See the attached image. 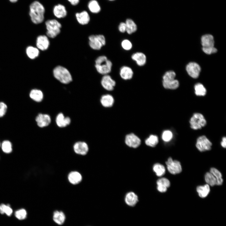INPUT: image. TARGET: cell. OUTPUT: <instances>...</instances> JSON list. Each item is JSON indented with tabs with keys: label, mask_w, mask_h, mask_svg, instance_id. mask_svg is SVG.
<instances>
[{
	"label": "cell",
	"mask_w": 226,
	"mask_h": 226,
	"mask_svg": "<svg viewBox=\"0 0 226 226\" xmlns=\"http://www.w3.org/2000/svg\"><path fill=\"white\" fill-rule=\"evenodd\" d=\"M45 13L44 7L39 1H35L30 5L29 15L34 23L38 24L41 23L44 20Z\"/></svg>",
	"instance_id": "6da1fadb"
},
{
	"label": "cell",
	"mask_w": 226,
	"mask_h": 226,
	"mask_svg": "<svg viewBox=\"0 0 226 226\" xmlns=\"http://www.w3.org/2000/svg\"><path fill=\"white\" fill-rule=\"evenodd\" d=\"M95 67L100 74H108L111 71L112 65L111 61L105 56H99L95 61Z\"/></svg>",
	"instance_id": "7a4b0ae2"
},
{
	"label": "cell",
	"mask_w": 226,
	"mask_h": 226,
	"mask_svg": "<svg viewBox=\"0 0 226 226\" xmlns=\"http://www.w3.org/2000/svg\"><path fill=\"white\" fill-rule=\"evenodd\" d=\"M54 77L62 83L68 84L72 81V76L69 71L65 67L58 66L53 70Z\"/></svg>",
	"instance_id": "3957f363"
},
{
	"label": "cell",
	"mask_w": 226,
	"mask_h": 226,
	"mask_svg": "<svg viewBox=\"0 0 226 226\" xmlns=\"http://www.w3.org/2000/svg\"><path fill=\"white\" fill-rule=\"evenodd\" d=\"M175 73L173 71L166 72L163 77V85L166 89H175L179 86V81L175 79Z\"/></svg>",
	"instance_id": "277c9868"
},
{
	"label": "cell",
	"mask_w": 226,
	"mask_h": 226,
	"mask_svg": "<svg viewBox=\"0 0 226 226\" xmlns=\"http://www.w3.org/2000/svg\"><path fill=\"white\" fill-rule=\"evenodd\" d=\"M202 50L207 54L216 53L217 49L214 47V41L213 36L210 34L203 35L201 39Z\"/></svg>",
	"instance_id": "5b68a950"
},
{
	"label": "cell",
	"mask_w": 226,
	"mask_h": 226,
	"mask_svg": "<svg viewBox=\"0 0 226 226\" xmlns=\"http://www.w3.org/2000/svg\"><path fill=\"white\" fill-rule=\"evenodd\" d=\"M45 24L47 29L46 34L49 37L54 38L60 33L62 25L56 20H48L46 21Z\"/></svg>",
	"instance_id": "8992f818"
},
{
	"label": "cell",
	"mask_w": 226,
	"mask_h": 226,
	"mask_svg": "<svg viewBox=\"0 0 226 226\" xmlns=\"http://www.w3.org/2000/svg\"><path fill=\"white\" fill-rule=\"evenodd\" d=\"M191 128L196 130L200 129L204 126L207 122L203 116L201 114L196 113L193 114L190 120Z\"/></svg>",
	"instance_id": "52a82bcc"
},
{
	"label": "cell",
	"mask_w": 226,
	"mask_h": 226,
	"mask_svg": "<svg viewBox=\"0 0 226 226\" xmlns=\"http://www.w3.org/2000/svg\"><path fill=\"white\" fill-rule=\"evenodd\" d=\"M89 39V45L94 50H100L106 43L105 39L103 35H92Z\"/></svg>",
	"instance_id": "ba28073f"
},
{
	"label": "cell",
	"mask_w": 226,
	"mask_h": 226,
	"mask_svg": "<svg viewBox=\"0 0 226 226\" xmlns=\"http://www.w3.org/2000/svg\"><path fill=\"white\" fill-rule=\"evenodd\" d=\"M167 169L169 172L173 175L180 173L182 170L180 162L177 160H173L169 157L166 162Z\"/></svg>",
	"instance_id": "9c48e42d"
},
{
	"label": "cell",
	"mask_w": 226,
	"mask_h": 226,
	"mask_svg": "<svg viewBox=\"0 0 226 226\" xmlns=\"http://www.w3.org/2000/svg\"><path fill=\"white\" fill-rule=\"evenodd\" d=\"M212 146V143L205 136H201L197 139L196 147L201 152L210 150Z\"/></svg>",
	"instance_id": "30bf717a"
},
{
	"label": "cell",
	"mask_w": 226,
	"mask_h": 226,
	"mask_svg": "<svg viewBox=\"0 0 226 226\" xmlns=\"http://www.w3.org/2000/svg\"><path fill=\"white\" fill-rule=\"evenodd\" d=\"M186 69L188 74L191 77L194 78H196L198 77L201 70L199 65L194 62L189 63L187 65Z\"/></svg>",
	"instance_id": "8fae6325"
},
{
	"label": "cell",
	"mask_w": 226,
	"mask_h": 226,
	"mask_svg": "<svg viewBox=\"0 0 226 226\" xmlns=\"http://www.w3.org/2000/svg\"><path fill=\"white\" fill-rule=\"evenodd\" d=\"M73 149L76 154L83 156L87 154L89 148L88 145L85 142L78 141L73 145Z\"/></svg>",
	"instance_id": "7c38bea8"
},
{
	"label": "cell",
	"mask_w": 226,
	"mask_h": 226,
	"mask_svg": "<svg viewBox=\"0 0 226 226\" xmlns=\"http://www.w3.org/2000/svg\"><path fill=\"white\" fill-rule=\"evenodd\" d=\"M125 142L128 146L136 148L140 144L141 141L140 139L133 133H130L126 135Z\"/></svg>",
	"instance_id": "4fadbf2b"
},
{
	"label": "cell",
	"mask_w": 226,
	"mask_h": 226,
	"mask_svg": "<svg viewBox=\"0 0 226 226\" xmlns=\"http://www.w3.org/2000/svg\"><path fill=\"white\" fill-rule=\"evenodd\" d=\"M102 87L108 91H111L116 85V82L108 74L104 75L101 80Z\"/></svg>",
	"instance_id": "5bb4252c"
},
{
	"label": "cell",
	"mask_w": 226,
	"mask_h": 226,
	"mask_svg": "<svg viewBox=\"0 0 226 226\" xmlns=\"http://www.w3.org/2000/svg\"><path fill=\"white\" fill-rule=\"evenodd\" d=\"M35 120L39 127H44L50 124L51 119L50 116L48 114L40 113L36 117Z\"/></svg>",
	"instance_id": "9a60e30c"
},
{
	"label": "cell",
	"mask_w": 226,
	"mask_h": 226,
	"mask_svg": "<svg viewBox=\"0 0 226 226\" xmlns=\"http://www.w3.org/2000/svg\"><path fill=\"white\" fill-rule=\"evenodd\" d=\"M50 42L48 37L45 35H41L38 37L36 45L38 48L42 51L46 50L48 48Z\"/></svg>",
	"instance_id": "2e32d148"
},
{
	"label": "cell",
	"mask_w": 226,
	"mask_h": 226,
	"mask_svg": "<svg viewBox=\"0 0 226 226\" xmlns=\"http://www.w3.org/2000/svg\"><path fill=\"white\" fill-rule=\"evenodd\" d=\"M71 121L70 118L65 117L62 113H59L56 116V122L57 125L59 127L62 128L69 125Z\"/></svg>",
	"instance_id": "e0dca14e"
},
{
	"label": "cell",
	"mask_w": 226,
	"mask_h": 226,
	"mask_svg": "<svg viewBox=\"0 0 226 226\" xmlns=\"http://www.w3.org/2000/svg\"><path fill=\"white\" fill-rule=\"evenodd\" d=\"M67 178L70 183L73 185H76L82 181V176L78 172L73 171L68 174Z\"/></svg>",
	"instance_id": "ac0fdd59"
},
{
	"label": "cell",
	"mask_w": 226,
	"mask_h": 226,
	"mask_svg": "<svg viewBox=\"0 0 226 226\" xmlns=\"http://www.w3.org/2000/svg\"><path fill=\"white\" fill-rule=\"evenodd\" d=\"M131 58L135 61L137 65L140 66H144L146 63L147 58L145 55L141 52H136L133 53Z\"/></svg>",
	"instance_id": "d6986e66"
},
{
	"label": "cell",
	"mask_w": 226,
	"mask_h": 226,
	"mask_svg": "<svg viewBox=\"0 0 226 226\" xmlns=\"http://www.w3.org/2000/svg\"><path fill=\"white\" fill-rule=\"evenodd\" d=\"M53 13L57 18H61L65 17L67 13L65 7L63 5L58 4L54 7Z\"/></svg>",
	"instance_id": "ffe728a7"
},
{
	"label": "cell",
	"mask_w": 226,
	"mask_h": 226,
	"mask_svg": "<svg viewBox=\"0 0 226 226\" xmlns=\"http://www.w3.org/2000/svg\"><path fill=\"white\" fill-rule=\"evenodd\" d=\"M76 19L80 24L85 25L89 22L90 18L88 13L86 11H83L80 13H77L75 14Z\"/></svg>",
	"instance_id": "44dd1931"
},
{
	"label": "cell",
	"mask_w": 226,
	"mask_h": 226,
	"mask_svg": "<svg viewBox=\"0 0 226 226\" xmlns=\"http://www.w3.org/2000/svg\"><path fill=\"white\" fill-rule=\"evenodd\" d=\"M120 75L123 79L125 80L131 79L133 75V72L132 69L127 66L121 67L120 70Z\"/></svg>",
	"instance_id": "7402d4cb"
},
{
	"label": "cell",
	"mask_w": 226,
	"mask_h": 226,
	"mask_svg": "<svg viewBox=\"0 0 226 226\" xmlns=\"http://www.w3.org/2000/svg\"><path fill=\"white\" fill-rule=\"evenodd\" d=\"M125 200L126 203L131 207L135 206L138 201L137 195L132 192H129L126 195Z\"/></svg>",
	"instance_id": "603a6c76"
},
{
	"label": "cell",
	"mask_w": 226,
	"mask_h": 226,
	"mask_svg": "<svg viewBox=\"0 0 226 226\" xmlns=\"http://www.w3.org/2000/svg\"><path fill=\"white\" fill-rule=\"evenodd\" d=\"M114 101L113 97L109 94L103 95L100 99L101 105L105 107H109L112 106Z\"/></svg>",
	"instance_id": "cb8c5ba5"
},
{
	"label": "cell",
	"mask_w": 226,
	"mask_h": 226,
	"mask_svg": "<svg viewBox=\"0 0 226 226\" xmlns=\"http://www.w3.org/2000/svg\"><path fill=\"white\" fill-rule=\"evenodd\" d=\"M210 186L207 184L197 187L196 191L199 196L201 198H204L207 197L210 191Z\"/></svg>",
	"instance_id": "d4e9b609"
},
{
	"label": "cell",
	"mask_w": 226,
	"mask_h": 226,
	"mask_svg": "<svg viewBox=\"0 0 226 226\" xmlns=\"http://www.w3.org/2000/svg\"><path fill=\"white\" fill-rule=\"evenodd\" d=\"M30 96L33 100L37 102H40L43 98V94L42 92L38 89L32 90L30 93Z\"/></svg>",
	"instance_id": "484cf974"
},
{
	"label": "cell",
	"mask_w": 226,
	"mask_h": 226,
	"mask_svg": "<svg viewBox=\"0 0 226 226\" xmlns=\"http://www.w3.org/2000/svg\"><path fill=\"white\" fill-rule=\"evenodd\" d=\"M53 220L56 223L59 225L63 224L65 220V216L62 211H56L53 214Z\"/></svg>",
	"instance_id": "4316f807"
},
{
	"label": "cell",
	"mask_w": 226,
	"mask_h": 226,
	"mask_svg": "<svg viewBox=\"0 0 226 226\" xmlns=\"http://www.w3.org/2000/svg\"><path fill=\"white\" fill-rule=\"evenodd\" d=\"M126 25V32L128 34H131L135 32L137 29V25L132 19H127L125 22Z\"/></svg>",
	"instance_id": "83f0119b"
},
{
	"label": "cell",
	"mask_w": 226,
	"mask_h": 226,
	"mask_svg": "<svg viewBox=\"0 0 226 226\" xmlns=\"http://www.w3.org/2000/svg\"><path fill=\"white\" fill-rule=\"evenodd\" d=\"M88 7L89 11L93 13H98L101 10L98 2L96 0L90 1L88 3Z\"/></svg>",
	"instance_id": "f1b7e54d"
},
{
	"label": "cell",
	"mask_w": 226,
	"mask_h": 226,
	"mask_svg": "<svg viewBox=\"0 0 226 226\" xmlns=\"http://www.w3.org/2000/svg\"><path fill=\"white\" fill-rule=\"evenodd\" d=\"M211 173L216 178L217 180V185H221L223 182L221 173L217 169L214 168H211L210 170Z\"/></svg>",
	"instance_id": "f546056e"
},
{
	"label": "cell",
	"mask_w": 226,
	"mask_h": 226,
	"mask_svg": "<svg viewBox=\"0 0 226 226\" xmlns=\"http://www.w3.org/2000/svg\"><path fill=\"white\" fill-rule=\"evenodd\" d=\"M26 52L28 56L31 59H34L37 57L39 54V51L37 48L30 46L26 50Z\"/></svg>",
	"instance_id": "4dcf8cb0"
},
{
	"label": "cell",
	"mask_w": 226,
	"mask_h": 226,
	"mask_svg": "<svg viewBox=\"0 0 226 226\" xmlns=\"http://www.w3.org/2000/svg\"><path fill=\"white\" fill-rule=\"evenodd\" d=\"M153 170L156 175L158 176L163 175L165 173V169L164 166L159 163L155 164L153 167Z\"/></svg>",
	"instance_id": "1f68e13d"
},
{
	"label": "cell",
	"mask_w": 226,
	"mask_h": 226,
	"mask_svg": "<svg viewBox=\"0 0 226 226\" xmlns=\"http://www.w3.org/2000/svg\"><path fill=\"white\" fill-rule=\"evenodd\" d=\"M195 94L198 96H204L206 94L207 90L204 86L201 83H197L194 86Z\"/></svg>",
	"instance_id": "d6a6232c"
},
{
	"label": "cell",
	"mask_w": 226,
	"mask_h": 226,
	"mask_svg": "<svg viewBox=\"0 0 226 226\" xmlns=\"http://www.w3.org/2000/svg\"><path fill=\"white\" fill-rule=\"evenodd\" d=\"M204 177L206 182L209 186H213L217 185V180L216 178L210 172H207Z\"/></svg>",
	"instance_id": "836d02e7"
},
{
	"label": "cell",
	"mask_w": 226,
	"mask_h": 226,
	"mask_svg": "<svg viewBox=\"0 0 226 226\" xmlns=\"http://www.w3.org/2000/svg\"><path fill=\"white\" fill-rule=\"evenodd\" d=\"M159 139L156 135H151L145 141V144L151 147H154L158 143Z\"/></svg>",
	"instance_id": "e575fe53"
},
{
	"label": "cell",
	"mask_w": 226,
	"mask_h": 226,
	"mask_svg": "<svg viewBox=\"0 0 226 226\" xmlns=\"http://www.w3.org/2000/svg\"><path fill=\"white\" fill-rule=\"evenodd\" d=\"M0 213L1 214L5 213L7 215L10 216L13 213V210L10 206L3 204L0 205Z\"/></svg>",
	"instance_id": "d590c367"
},
{
	"label": "cell",
	"mask_w": 226,
	"mask_h": 226,
	"mask_svg": "<svg viewBox=\"0 0 226 226\" xmlns=\"http://www.w3.org/2000/svg\"><path fill=\"white\" fill-rule=\"evenodd\" d=\"M2 149L5 153H9L12 151V145L11 142L8 140L4 141L2 143Z\"/></svg>",
	"instance_id": "8d00e7d4"
},
{
	"label": "cell",
	"mask_w": 226,
	"mask_h": 226,
	"mask_svg": "<svg viewBox=\"0 0 226 226\" xmlns=\"http://www.w3.org/2000/svg\"><path fill=\"white\" fill-rule=\"evenodd\" d=\"M173 135L172 132L169 130L164 131L162 135V140L165 142H168L172 138Z\"/></svg>",
	"instance_id": "74e56055"
},
{
	"label": "cell",
	"mask_w": 226,
	"mask_h": 226,
	"mask_svg": "<svg viewBox=\"0 0 226 226\" xmlns=\"http://www.w3.org/2000/svg\"><path fill=\"white\" fill-rule=\"evenodd\" d=\"M157 186L167 187L170 186V183L169 180L166 178H162L159 179L157 181Z\"/></svg>",
	"instance_id": "f35d334b"
},
{
	"label": "cell",
	"mask_w": 226,
	"mask_h": 226,
	"mask_svg": "<svg viewBox=\"0 0 226 226\" xmlns=\"http://www.w3.org/2000/svg\"><path fill=\"white\" fill-rule=\"evenodd\" d=\"M15 216L19 220H23L25 219L27 215L26 210L24 209H21L17 211L15 213Z\"/></svg>",
	"instance_id": "ab89813d"
},
{
	"label": "cell",
	"mask_w": 226,
	"mask_h": 226,
	"mask_svg": "<svg viewBox=\"0 0 226 226\" xmlns=\"http://www.w3.org/2000/svg\"><path fill=\"white\" fill-rule=\"evenodd\" d=\"M121 46L124 50L129 51L132 49V44L129 40L124 39L121 42Z\"/></svg>",
	"instance_id": "60d3db41"
},
{
	"label": "cell",
	"mask_w": 226,
	"mask_h": 226,
	"mask_svg": "<svg viewBox=\"0 0 226 226\" xmlns=\"http://www.w3.org/2000/svg\"><path fill=\"white\" fill-rule=\"evenodd\" d=\"M7 108L6 104L3 102H0V117L3 116L5 114Z\"/></svg>",
	"instance_id": "b9f144b4"
},
{
	"label": "cell",
	"mask_w": 226,
	"mask_h": 226,
	"mask_svg": "<svg viewBox=\"0 0 226 226\" xmlns=\"http://www.w3.org/2000/svg\"><path fill=\"white\" fill-rule=\"evenodd\" d=\"M118 30L120 32L124 33L126 31V25L125 23H121L118 26Z\"/></svg>",
	"instance_id": "7bdbcfd3"
},
{
	"label": "cell",
	"mask_w": 226,
	"mask_h": 226,
	"mask_svg": "<svg viewBox=\"0 0 226 226\" xmlns=\"http://www.w3.org/2000/svg\"><path fill=\"white\" fill-rule=\"evenodd\" d=\"M73 6L77 5L79 3L80 0H67Z\"/></svg>",
	"instance_id": "ee69618b"
},
{
	"label": "cell",
	"mask_w": 226,
	"mask_h": 226,
	"mask_svg": "<svg viewBox=\"0 0 226 226\" xmlns=\"http://www.w3.org/2000/svg\"><path fill=\"white\" fill-rule=\"evenodd\" d=\"M226 138L225 137H223L222 139V141L221 143V146L224 148L226 147Z\"/></svg>",
	"instance_id": "f6af8a7d"
},
{
	"label": "cell",
	"mask_w": 226,
	"mask_h": 226,
	"mask_svg": "<svg viewBox=\"0 0 226 226\" xmlns=\"http://www.w3.org/2000/svg\"><path fill=\"white\" fill-rule=\"evenodd\" d=\"M9 1L12 3H15L17 2L18 0H9Z\"/></svg>",
	"instance_id": "bcb514c9"
},
{
	"label": "cell",
	"mask_w": 226,
	"mask_h": 226,
	"mask_svg": "<svg viewBox=\"0 0 226 226\" xmlns=\"http://www.w3.org/2000/svg\"><path fill=\"white\" fill-rule=\"evenodd\" d=\"M110 0V1H113V0Z\"/></svg>",
	"instance_id": "7dc6e473"
},
{
	"label": "cell",
	"mask_w": 226,
	"mask_h": 226,
	"mask_svg": "<svg viewBox=\"0 0 226 226\" xmlns=\"http://www.w3.org/2000/svg\"></svg>",
	"instance_id": "c3c4849f"
}]
</instances>
